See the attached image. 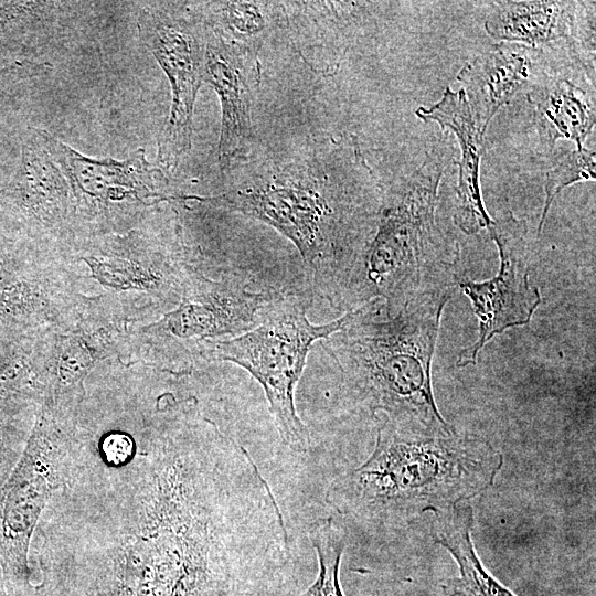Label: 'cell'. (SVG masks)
<instances>
[{"instance_id": "6da1fadb", "label": "cell", "mask_w": 596, "mask_h": 596, "mask_svg": "<svg viewBox=\"0 0 596 596\" xmlns=\"http://www.w3.org/2000/svg\"><path fill=\"white\" fill-rule=\"evenodd\" d=\"M35 567L28 596H301L294 564L163 513L120 520Z\"/></svg>"}, {"instance_id": "7a4b0ae2", "label": "cell", "mask_w": 596, "mask_h": 596, "mask_svg": "<svg viewBox=\"0 0 596 596\" xmlns=\"http://www.w3.org/2000/svg\"><path fill=\"white\" fill-rule=\"evenodd\" d=\"M381 419L375 445L359 467L337 477L327 502L340 515L375 528L440 514L487 491L503 457L480 436Z\"/></svg>"}, {"instance_id": "3957f363", "label": "cell", "mask_w": 596, "mask_h": 596, "mask_svg": "<svg viewBox=\"0 0 596 596\" xmlns=\"http://www.w3.org/2000/svg\"><path fill=\"white\" fill-rule=\"evenodd\" d=\"M454 288L405 300L374 298L349 310L347 322L323 339L352 405L430 428L449 429L434 398L432 363L443 311Z\"/></svg>"}, {"instance_id": "277c9868", "label": "cell", "mask_w": 596, "mask_h": 596, "mask_svg": "<svg viewBox=\"0 0 596 596\" xmlns=\"http://www.w3.org/2000/svg\"><path fill=\"white\" fill-rule=\"evenodd\" d=\"M287 167L251 175L212 196H185L259 220L299 251L315 295L340 307L373 228L379 201L360 207L328 179ZM380 200V199H379Z\"/></svg>"}, {"instance_id": "5b68a950", "label": "cell", "mask_w": 596, "mask_h": 596, "mask_svg": "<svg viewBox=\"0 0 596 596\" xmlns=\"http://www.w3.org/2000/svg\"><path fill=\"white\" fill-rule=\"evenodd\" d=\"M445 163L444 149L436 147L417 170L380 191L371 236L349 276L340 309L454 288L459 247L436 219Z\"/></svg>"}, {"instance_id": "8992f818", "label": "cell", "mask_w": 596, "mask_h": 596, "mask_svg": "<svg viewBox=\"0 0 596 596\" xmlns=\"http://www.w3.org/2000/svg\"><path fill=\"white\" fill-rule=\"evenodd\" d=\"M306 297L278 294L260 322L234 338L206 344L202 355L228 361L246 370L263 387L281 441L305 454L310 447L307 426L297 414L295 390L312 343L338 331L349 311L324 324L309 321Z\"/></svg>"}, {"instance_id": "52a82bcc", "label": "cell", "mask_w": 596, "mask_h": 596, "mask_svg": "<svg viewBox=\"0 0 596 596\" xmlns=\"http://www.w3.org/2000/svg\"><path fill=\"white\" fill-rule=\"evenodd\" d=\"M78 409L43 401L22 456L0 488V565L9 596H26L41 515L68 480Z\"/></svg>"}, {"instance_id": "ba28073f", "label": "cell", "mask_w": 596, "mask_h": 596, "mask_svg": "<svg viewBox=\"0 0 596 596\" xmlns=\"http://www.w3.org/2000/svg\"><path fill=\"white\" fill-rule=\"evenodd\" d=\"M141 42L171 86L170 114L158 140L157 166L171 170L191 149L196 94L204 82L206 28L191 6L156 2L138 14Z\"/></svg>"}, {"instance_id": "9c48e42d", "label": "cell", "mask_w": 596, "mask_h": 596, "mask_svg": "<svg viewBox=\"0 0 596 596\" xmlns=\"http://www.w3.org/2000/svg\"><path fill=\"white\" fill-rule=\"evenodd\" d=\"M488 231L499 251L497 276L486 281L456 278V285L470 299L479 323L476 342L458 354L460 368L475 365L482 348L497 334L528 324L541 304L540 290L530 283L531 241L526 221L509 212L492 220Z\"/></svg>"}, {"instance_id": "30bf717a", "label": "cell", "mask_w": 596, "mask_h": 596, "mask_svg": "<svg viewBox=\"0 0 596 596\" xmlns=\"http://www.w3.org/2000/svg\"><path fill=\"white\" fill-rule=\"evenodd\" d=\"M277 292L254 291L236 281H217L190 269L177 308L155 331L170 350L200 352L210 341L256 327Z\"/></svg>"}, {"instance_id": "8fae6325", "label": "cell", "mask_w": 596, "mask_h": 596, "mask_svg": "<svg viewBox=\"0 0 596 596\" xmlns=\"http://www.w3.org/2000/svg\"><path fill=\"white\" fill-rule=\"evenodd\" d=\"M35 137L66 178L77 207L88 214L106 213L117 203H155L173 199L164 171L150 163L143 149L123 161L85 157L43 129Z\"/></svg>"}, {"instance_id": "7c38bea8", "label": "cell", "mask_w": 596, "mask_h": 596, "mask_svg": "<svg viewBox=\"0 0 596 596\" xmlns=\"http://www.w3.org/2000/svg\"><path fill=\"white\" fill-rule=\"evenodd\" d=\"M204 82L222 108L219 163L222 171L244 156L253 140L252 107L259 83L257 51L222 40L206 29Z\"/></svg>"}, {"instance_id": "4fadbf2b", "label": "cell", "mask_w": 596, "mask_h": 596, "mask_svg": "<svg viewBox=\"0 0 596 596\" xmlns=\"http://www.w3.org/2000/svg\"><path fill=\"white\" fill-rule=\"evenodd\" d=\"M542 50L500 42L468 62L458 73L470 110L483 134L498 113L543 73Z\"/></svg>"}, {"instance_id": "5bb4252c", "label": "cell", "mask_w": 596, "mask_h": 596, "mask_svg": "<svg viewBox=\"0 0 596 596\" xmlns=\"http://www.w3.org/2000/svg\"><path fill=\"white\" fill-rule=\"evenodd\" d=\"M416 116L426 123H437L441 129L451 131L459 141L455 224L468 235L488 228L492 219L486 211L480 189V162L485 152L486 134L479 128L464 89L454 92L446 87L438 103L429 108L419 107Z\"/></svg>"}, {"instance_id": "9a60e30c", "label": "cell", "mask_w": 596, "mask_h": 596, "mask_svg": "<svg viewBox=\"0 0 596 596\" xmlns=\"http://www.w3.org/2000/svg\"><path fill=\"white\" fill-rule=\"evenodd\" d=\"M83 259L104 286L136 289L156 297H178L191 269L175 249L170 253H128L126 238L108 240L88 249Z\"/></svg>"}, {"instance_id": "2e32d148", "label": "cell", "mask_w": 596, "mask_h": 596, "mask_svg": "<svg viewBox=\"0 0 596 596\" xmlns=\"http://www.w3.org/2000/svg\"><path fill=\"white\" fill-rule=\"evenodd\" d=\"M577 1H498L485 22L494 40L540 49L560 39L573 46L582 38Z\"/></svg>"}, {"instance_id": "e0dca14e", "label": "cell", "mask_w": 596, "mask_h": 596, "mask_svg": "<svg viewBox=\"0 0 596 596\" xmlns=\"http://www.w3.org/2000/svg\"><path fill=\"white\" fill-rule=\"evenodd\" d=\"M526 98L533 106L540 140L552 149L556 141L566 139L584 142L596 123L594 94L565 77L544 73L528 89Z\"/></svg>"}, {"instance_id": "ac0fdd59", "label": "cell", "mask_w": 596, "mask_h": 596, "mask_svg": "<svg viewBox=\"0 0 596 596\" xmlns=\"http://www.w3.org/2000/svg\"><path fill=\"white\" fill-rule=\"evenodd\" d=\"M14 189L20 203L47 228L62 224L77 209L66 178L36 137L23 150Z\"/></svg>"}, {"instance_id": "d6986e66", "label": "cell", "mask_w": 596, "mask_h": 596, "mask_svg": "<svg viewBox=\"0 0 596 596\" xmlns=\"http://www.w3.org/2000/svg\"><path fill=\"white\" fill-rule=\"evenodd\" d=\"M435 541L445 547L457 563L459 574L445 585L447 596H515L498 582L480 562L471 540L473 512L459 504L437 514Z\"/></svg>"}, {"instance_id": "ffe728a7", "label": "cell", "mask_w": 596, "mask_h": 596, "mask_svg": "<svg viewBox=\"0 0 596 596\" xmlns=\"http://www.w3.org/2000/svg\"><path fill=\"white\" fill-rule=\"evenodd\" d=\"M191 7L211 33L257 52L280 21L277 2L210 1Z\"/></svg>"}, {"instance_id": "44dd1931", "label": "cell", "mask_w": 596, "mask_h": 596, "mask_svg": "<svg viewBox=\"0 0 596 596\" xmlns=\"http://www.w3.org/2000/svg\"><path fill=\"white\" fill-rule=\"evenodd\" d=\"M309 538L317 552L319 571L315 582L301 596H344L339 579L347 544L344 529L334 520L327 519L311 528Z\"/></svg>"}, {"instance_id": "7402d4cb", "label": "cell", "mask_w": 596, "mask_h": 596, "mask_svg": "<svg viewBox=\"0 0 596 596\" xmlns=\"http://www.w3.org/2000/svg\"><path fill=\"white\" fill-rule=\"evenodd\" d=\"M596 177V155L586 148L568 152L546 173L544 183V205L538 226V236L544 227L550 206L555 196L566 187L579 182L594 180Z\"/></svg>"}, {"instance_id": "603a6c76", "label": "cell", "mask_w": 596, "mask_h": 596, "mask_svg": "<svg viewBox=\"0 0 596 596\" xmlns=\"http://www.w3.org/2000/svg\"><path fill=\"white\" fill-rule=\"evenodd\" d=\"M26 440L25 433L0 424V488L19 462Z\"/></svg>"}, {"instance_id": "cb8c5ba5", "label": "cell", "mask_w": 596, "mask_h": 596, "mask_svg": "<svg viewBox=\"0 0 596 596\" xmlns=\"http://www.w3.org/2000/svg\"><path fill=\"white\" fill-rule=\"evenodd\" d=\"M0 596H9L1 565H0Z\"/></svg>"}]
</instances>
